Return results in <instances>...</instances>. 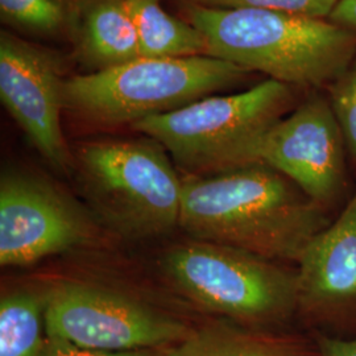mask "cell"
I'll return each mask as SVG.
<instances>
[{
  "label": "cell",
  "mask_w": 356,
  "mask_h": 356,
  "mask_svg": "<svg viewBox=\"0 0 356 356\" xmlns=\"http://www.w3.org/2000/svg\"><path fill=\"white\" fill-rule=\"evenodd\" d=\"M163 268L194 305L236 323L280 321L300 305L297 273L235 247L193 239L169 250Z\"/></svg>",
  "instance_id": "6"
},
{
  "label": "cell",
  "mask_w": 356,
  "mask_h": 356,
  "mask_svg": "<svg viewBox=\"0 0 356 356\" xmlns=\"http://www.w3.org/2000/svg\"><path fill=\"white\" fill-rule=\"evenodd\" d=\"M297 272L300 305L325 309L356 300V191L338 219L306 245Z\"/></svg>",
  "instance_id": "11"
},
{
  "label": "cell",
  "mask_w": 356,
  "mask_h": 356,
  "mask_svg": "<svg viewBox=\"0 0 356 356\" xmlns=\"http://www.w3.org/2000/svg\"><path fill=\"white\" fill-rule=\"evenodd\" d=\"M318 343L322 356H356V339L342 341L321 337Z\"/></svg>",
  "instance_id": "20"
},
{
  "label": "cell",
  "mask_w": 356,
  "mask_h": 356,
  "mask_svg": "<svg viewBox=\"0 0 356 356\" xmlns=\"http://www.w3.org/2000/svg\"><path fill=\"white\" fill-rule=\"evenodd\" d=\"M76 178L90 210L123 238H160L179 225L182 179L153 139L85 144Z\"/></svg>",
  "instance_id": "4"
},
{
  "label": "cell",
  "mask_w": 356,
  "mask_h": 356,
  "mask_svg": "<svg viewBox=\"0 0 356 356\" xmlns=\"http://www.w3.org/2000/svg\"><path fill=\"white\" fill-rule=\"evenodd\" d=\"M346 153L329 98L316 94L270 128L257 161L280 172L325 207L343 191Z\"/></svg>",
  "instance_id": "9"
},
{
  "label": "cell",
  "mask_w": 356,
  "mask_h": 356,
  "mask_svg": "<svg viewBox=\"0 0 356 356\" xmlns=\"http://www.w3.org/2000/svg\"><path fill=\"white\" fill-rule=\"evenodd\" d=\"M330 20L356 32V0H339L331 13Z\"/></svg>",
  "instance_id": "21"
},
{
  "label": "cell",
  "mask_w": 356,
  "mask_h": 356,
  "mask_svg": "<svg viewBox=\"0 0 356 356\" xmlns=\"http://www.w3.org/2000/svg\"><path fill=\"white\" fill-rule=\"evenodd\" d=\"M329 225L322 204L263 163L182 179L178 227L194 241L235 247L272 261H298Z\"/></svg>",
  "instance_id": "1"
},
{
  "label": "cell",
  "mask_w": 356,
  "mask_h": 356,
  "mask_svg": "<svg viewBox=\"0 0 356 356\" xmlns=\"http://www.w3.org/2000/svg\"><path fill=\"white\" fill-rule=\"evenodd\" d=\"M81 206L54 184L22 170L0 178V264L28 267L92 238Z\"/></svg>",
  "instance_id": "8"
},
{
  "label": "cell",
  "mask_w": 356,
  "mask_h": 356,
  "mask_svg": "<svg viewBox=\"0 0 356 356\" xmlns=\"http://www.w3.org/2000/svg\"><path fill=\"white\" fill-rule=\"evenodd\" d=\"M168 356H301L289 344L241 327L229 319L191 326Z\"/></svg>",
  "instance_id": "14"
},
{
  "label": "cell",
  "mask_w": 356,
  "mask_h": 356,
  "mask_svg": "<svg viewBox=\"0 0 356 356\" xmlns=\"http://www.w3.org/2000/svg\"><path fill=\"white\" fill-rule=\"evenodd\" d=\"M127 6L138 31L141 57L209 56L204 35L191 23L166 13L160 0H127Z\"/></svg>",
  "instance_id": "13"
},
{
  "label": "cell",
  "mask_w": 356,
  "mask_h": 356,
  "mask_svg": "<svg viewBox=\"0 0 356 356\" xmlns=\"http://www.w3.org/2000/svg\"><path fill=\"white\" fill-rule=\"evenodd\" d=\"M248 72L211 56L145 58L65 81V107L101 126L166 114L242 81Z\"/></svg>",
  "instance_id": "5"
},
{
  "label": "cell",
  "mask_w": 356,
  "mask_h": 356,
  "mask_svg": "<svg viewBox=\"0 0 356 356\" xmlns=\"http://www.w3.org/2000/svg\"><path fill=\"white\" fill-rule=\"evenodd\" d=\"M79 45L83 57L99 70L140 58L127 0H88L82 7Z\"/></svg>",
  "instance_id": "12"
},
{
  "label": "cell",
  "mask_w": 356,
  "mask_h": 356,
  "mask_svg": "<svg viewBox=\"0 0 356 356\" xmlns=\"http://www.w3.org/2000/svg\"><path fill=\"white\" fill-rule=\"evenodd\" d=\"M292 86L268 78L232 95L206 97L131 127L165 148L191 177L256 164L264 136L294 104Z\"/></svg>",
  "instance_id": "3"
},
{
  "label": "cell",
  "mask_w": 356,
  "mask_h": 356,
  "mask_svg": "<svg viewBox=\"0 0 356 356\" xmlns=\"http://www.w3.org/2000/svg\"><path fill=\"white\" fill-rule=\"evenodd\" d=\"M65 81L48 51L8 32L0 35V98L53 168H73L61 128Z\"/></svg>",
  "instance_id": "10"
},
{
  "label": "cell",
  "mask_w": 356,
  "mask_h": 356,
  "mask_svg": "<svg viewBox=\"0 0 356 356\" xmlns=\"http://www.w3.org/2000/svg\"><path fill=\"white\" fill-rule=\"evenodd\" d=\"M327 98L342 129L347 153L356 163V57L329 86Z\"/></svg>",
  "instance_id": "17"
},
{
  "label": "cell",
  "mask_w": 356,
  "mask_h": 356,
  "mask_svg": "<svg viewBox=\"0 0 356 356\" xmlns=\"http://www.w3.org/2000/svg\"><path fill=\"white\" fill-rule=\"evenodd\" d=\"M185 13L206 38L209 56L292 88H329L356 57L355 31L330 19L197 1Z\"/></svg>",
  "instance_id": "2"
},
{
  "label": "cell",
  "mask_w": 356,
  "mask_h": 356,
  "mask_svg": "<svg viewBox=\"0 0 356 356\" xmlns=\"http://www.w3.org/2000/svg\"><path fill=\"white\" fill-rule=\"evenodd\" d=\"M48 338L95 351L170 348L191 330L185 321L126 294L66 281L45 294Z\"/></svg>",
  "instance_id": "7"
},
{
  "label": "cell",
  "mask_w": 356,
  "mask_h": 356,
  "mask_svg": "<svg viewBox=\"0 0 356 356\" xmlns=\"http://www.w3.org/2000/svg\"><path fill=\"white\" fill-rule=\"evenodd\" d=\"M169 348H156V350H135V351H95L76 347L73 344L66 343L58 339L48 338V343L44 350L42 356H168Z\"/></svg>",
  "instance_id": "19"
},
{
  "label": "cell",
  "mask_w": 356,
  "mask_h": 356,
  "mask_svg": "<svg viewBox=\"0 0 356 356\" xmlns=\"http://www.w3.org/2000/svg\"><path fill=\"white\" fill-rule=\"evenodd\" d=\"M216 8H256L314 19H330L339 0H195Z\"/></svg>",
  "instance_id": "18"
},
{
  "label": "cell",
  "mask_w": 356,
  "mask_h": 356,
  "mask_svg": "<svg viewBox=\"0 0 356 356\" xmlns=\"http://www.w3.org/2000/svg\"><path fill=\"white\" fill-rule=\"evenodd\" d=\"M4 23L33 33L57 32L72 15L70 0H0Z\"/></svg>",
  "instance_id": "16"
},
{
  "label": "cell",
  "mask_w": 356,
  "mask_h": 356,
  "mask_svg": "<svg viewBox=\"0 0 356 356\" xmlns=\"http://www.w3.org/2000/svg\"><path fill=\"white\" fill-rule=\"evenodd\" d=\"M48 343L45 296L15 291L0 301V356H42Z\"/></svg>",
  "instance_id": "15"
}]
</instances>
